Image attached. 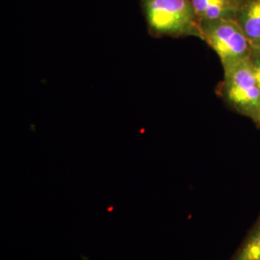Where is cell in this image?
Returning a JSON list of instances; mask_svg holds the SVG:
<instances>
[{
	"mask_svg": "<svg viewBox=\"0 0 260 260\" xmlns=\"http://www.w3.org/2000/svg\"><path fill=\"white\" fill-rule=\"evenodd\" d=\"M150 30L157 35L195 36L203 40L191 0H143Z\"/></svg>",
	"mask_w": 260,
	"mask_h": 260,
	"instance_id": "1",
	"label": "cell"
},
{
	"mask_svg": "<svg viewBox=\"0 0 260 260\" xmlns=\"http://www.w3.org/2000/svg\"><path fill=\"white\" fill-rule=\"evenodd\" d=\"M221 93L224 102L242 116L258 121L260 85L251 70L249 59L223 68Z\"/></svg>",
	"mask_w": 260,
	"mask_h": 260,
	"instance_id": "2",
	"label": "cell"
},
{
	"mask_svg": "<svg viewBox=\"0 0 260 260\" xmlns=\"http://www.w3.org/2000/svg\"><path fill=\"white\" fill-rule=\"evenodd\" d=\"M203 40L220 58L223 68L248 59L252 45L235 19L200 21Z\"/></svg>",
	"mask_w": 260,
	"mask_h": 260,
	"instance_id": "3",
	"label": "cell"
},
{
	"mask_svg": "<svg viewBox=\"0 0 260 260\" xmlns=\"http://www.w3.org/2000/svg\"><path fill=\"white\" fill-rule=\"evenodd\" d=\"M200 21L235 19L243 0H191Z\"/></svg>",
	"mask_w": 260,
	"mask_h": 260,
	"instance_id": "4",
	"label": "cell"
},
{
	"mask_svg": "<svg viewBox=\"0 0 260 260\" xmlns=\"http://www.w3.org/2000/svg\"><path fill=\"white\" fill-rule=\"evenodd\" d=\"M235 20L252 47H260V0H243Z\"/></svg>",
	"mask_w": 260,
	"mask_h": 260,
	"instance_id": "5",
	"label": "cell"
},
{
	"mask_svg": "<svg viewBox=\"0 0 260 260\" xmlns=\"http://www.w3.org/2000/svg\"><path fill=\"white\" fill-rule=\"evenodd\" d=\"M229 260H260V214Z\"/></svg>",
	"mask_w": 260,
	"mask_h": 260,
	"instance_id": "6",
	"label": "cell"
},
{
	"mask_svg": "<svg viewBox=\"0 0 260 260\" xmlns=\"http://www.w3.org/2000/svg\"><path fill=\"white\" fill-rule=\"evenodd\" d=\"M248 59L251 64L253 75L260 85V47H252L251 54Z\"/></svg>",
	"mask_w": 260,
	"mask_h": 260,
	"instance_id": "7",
	"label": "cell"
},
{
	"mask_svg": "<svg viewBox=\"0 0 260 260\" xmlns=\"http://www.w3.org/2000/svg\"><path fill=\"white\" fill-rule=\"evenodd\" d=\"M256 123H257V124H258V125H259V126H260V116H259V119H258V121H256Z\"/></svg>",
	"mask_w": 260,
	"mask_h": 260,
	"instance_id": "8",
	"label": "cell"
}]
</instances>
